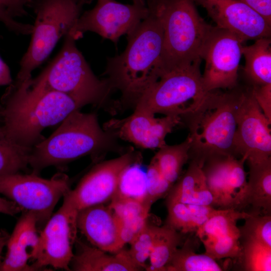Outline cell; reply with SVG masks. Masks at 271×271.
Here are the masks:
<instances>
[{
	"label": "cell",
	"instance_id": "6da1fadb",
	"mask_svg": "<svg viewBox=\"0 0 271 271\" xmlns=\"http://www.w3.org/2000/svg\"><path fill=\"white\" fill-rule=\"evenodd\" d=\"M29 80L13 81L6 89L0 107V127L14 143L32 149L45 139L44 129L62 122L82 106L63 93L34 88Z\"/></svg>",
	"mask_w": 271,
	"mask_h": 271
},
{
	"label": "cell",
	"instance_id": "9c48e42d",
	"mask_svg": "<svg viewBox=\"0 0 271 271\" xmlns=\"http://www.w3.org/2000/svg\"><path fill=\"white\" fill-rule=\"evenodd\" d=\"M71 189L68 177L57 173L50 179L37 174L19 173L0 176V193L24 211H32L43 227L51 216L60 199Z\"/></svg>",
	"mask_w": 271,
	"mask_h": 271
},
{
	"label": "cell",
	"instance_id": "3957f363",
	"mask_svg": "<svg viewBox=\"0 0 271 271\" xmlns=\"http://www.w3.org/2000/svg\"><path fill=\"white\" fill-rule=\"evenodd\" d=\"M243 92L237 87L225 92H206L195 109L180 117L189 131L190 161L202 168L214 157H236L234 137Z\"/></svg>",
	"mask_w": 271,
	"mask_h": 271
},
{
	"label": "cell",
	"instance_id": "9a60e30c",
	"mask_svg": "<svg viewBox=\"0 0 271 271\" xmlns=\"http://www.w3.org/2000/svg\"><path fill=\"white\" fill-rule=\"evenodd\" d=\"M178 115L157 118L155 115L134 109L130 115L111 119L103 128L116 139H120L145 149H160L166 145L165 139L178 125L182 123Z\"/></svg>",
	"mask_w": 271,
	"mask_h": 271
},
{
	"label": "cell",
	"instance_id": "ac0fdd59",
	"mask_svg": "<svg viewBox=\"0 0 271 271\" xmlns=\"http://www.w3.org/2000/svg\"><path fill=\"white\" fill-rule=\"evenodd\" d=\"M77 226L91 245L101 250L115 253L124 247L118 236L116 217L108 205L100 204L79 210Z\"/></svg>",
	"mask_w": 271,
	"mask_h": 271
},
{
	"label": "cell",
	"instance_id": "7c38bea8",
	"mask_svg": "<svg viewBox=\"0 0 271 271\" xmlns=\"http://www.w3.org/2000/svg\"><path fill=\"white\" fill-rule=\"evenodd\" d=\"M243 42L234 33L213 26L201 54L205 62L202 74L205 92L237 87Z\"/></svg>",
	"mask_w": 271,
	"mask_h": 271
},
{
	"label": "cell",
	"instance_id": "8992f818",
	"mask_svg": "<svg viewBox=\"0 0 271 271\" xmlns=\"http://www.w3.org/2000/svg\"><path fill=\"white\" fill-rule=\"evenodd\" d=\"M64 38L58 55L39 76L30 80V86L66 94L82 107L104 104L113 90L108 80L93 73L71 33Z\"/></svg>",
	"mask_w": 271,
	"mask_h": 271
},
{
	"label": "cell",
	"instance_id": "5b68a950",
	"mask_svg": "<svg viewBox=\"0 0 271 271\" xmlns=\"http://www.w3.org/2000/svg\"><path fill=\"white\" fill-rule=\"evenodd\" d=\"M160 20L163 48L158 71L161 73L199 59L213 26L199 15L194 0H146Z\"/></svg>",
	"mask_w": 271,
	"mask_h": 271
},
{
	"label": "cell",
	"instance_id": "8fae6325",
	"mask_svg": "<svg viewBox=\"0 0 271 271\" xmlns=\"http://www.w3.org/2000/svg\"><path fill=\"white\" fill-rule=\"evenodd\" d=\"M59 209L40 231L38 250L33 270L47 266L70 270L73 246L77 240L78 210L65 194Z\"/></svg>",
	"mask_w": 271,
	"mask_h": 271
},
{
	"label": "cell",
	"instance_id": "74e56055",
	"mask_svg": "<svg viewBox=\"0 0 271 271\" xmlns=\"http://www.w3.org/2000/svg\"><path fill=\"white\" fill-rule=\"evenodd\" d=\"M146 175V201L152 206L158 200L167 196L173 185L164 177L153 158L148 166Z\"/></svg>",
	"mask_w": 271,
	"mask_h": 271
},
{
	"label": "cell",
	"instance_id": "ab89813d",
	"mask_svg": "<svg viewBox=\"0 0 271 271\" xmlns=\"http://www.w3.org/2000/svg\"><path fill=\"white\" fill-rule=\"evenodd\" d=\"M186 204L191 213L194 223L197 230L219 211V209H216L210 205Z\"/></svg>",
	"mask_w": 271,
	"mask_h": 271
},
{
	"label": "cell",
	"instance_id": "603a6c76",
	"mask_svg": "<svg viewBox=\"0 0 271 271\" xmlns=\"http://www.w3.org/2000/svg\"><path fill=\"white\" fill-rule=\"evenodd\" d=\"M244 57V75L251 86L271 83V40L270 37L255 40L253 44L242 46Z\"/></svg>",
	"mask_w": 271,
	"mask_h": 271
},
{
	"label": "cell",
	"instance_id": "44dd1931",
	"mask_svg": "<svg viewBox=\"0 0 271 271\" xmlns=\"http://www.w3.org/2000/svg\"><path fill=\"white\" fill-rule=\"evenodd\" d=\"M249 178L240 207L251 206V213L270 214L271 158L258 163H247Z\"/></svg>",
	"mask_w": 271,
	"mask_h": 271
},
{
	"label": "cell",
	"instance_id": "f35d334b",
	"mask_svg": "<svg viewBox=\"0 0 271 271\" xmlns=\"http://www.w3.org/2000/svg\"><path fill=\"white\" fill-rule=\"evenodd\" d=\"M254 98L263 113L271 122V83L252 86Z\"/></svg>",
	"mask_w": 271,
	"mask_h": 271
},
{
	"label": "cell",
	"instance_id": "b9f144b4",
	"mask_svg": "<svg viewBox=\"0 0 271 271\" xmlns=\"http://www.w3.org/2000/svg\"><path fill=\"white\" fill-rule=\"evenodd\" d=\"M23 212V209L14 202L0 197V213L11 216Z\"/></svg>",
	"mask_w": 271,
	"mask_h": 271
},
{
	"label": "cell",
	"instance_id": "e575fe53",
	"mask_svg": "<svg viewBox=\"0 0 271 271\" xmlns=\"http://www.w3.org/2000/svg\"><path fill=\"white\" fill-rule=\"evenodd\" d=\"M205 254L215 259L223 258H239L241 253L240 236L227 235L201 240Z\"/></svg>",
	"mask_w": 271,
	"mask_h": 271
},
{
	"label": "cell",
	"instance_id": "277c9868",
	"mask_svg": "<svg viewBox=\"0 0 271 271\" xmlns=\"http://www.w3.org/2000/svg\"><path fill=\"white\" fill-rule=\"evenodd\" d=\"M117 139L101 127L94 112L80 109L71 113L47 139L34 146L29 165L38 174L49 166H62L85 156L98 160L104 154L118 149Z\"/></svg>",
	"mask_w": 271,
	"mask_h": 271
},
{
	"label": "cell",
	"instance_id": "484cf974",
	"mask_svg": "<svg viewBox=\"0 0 271 271\" xmlns=\"http://www.w3.org/2000/svg\"><path fill=\"white\" fill-rule=\"evenodd\" d=\"M184 235L166 224L159 226L146 270L166 271Z\"/></svg>",
	"mask_w": 271,
	"mask_h": 271
},
{
	"label": "cell",
	"instance_id": "4316f807",
	"mask_svg": "<svg viewBox=\"0 0 271 271\" xmlns=\"http://www.w3.org/2000/svg\"><path fill=\"white\" fill-rule=\"evenodd\" d=\"M190 142L188 136L179 144H166L159 149L153 157L164 177L172 185L180 178L183 166L189 160Z\"/></svg>",
	"mask_w": 271,
	"mask_h": 271
},
{
	"label": "cell",
	"instance_id": "f1b7e54d",
	"mask_svg": "<svg viewBox=\"0 0 271 271\" xmlns=\"http://www.w3.org/2000/svg\"><path fill=\"white\" fill-rule=\"evenodd\" d=\"M141 164L142 163H133L122 171L114 196L147 203L146 172L141 168Z\"/></svg>",
	"mask_w": 271,
	"mask_h": 271
},
{
	"label": "cell",
	"instance_id": "2e32d148",
	"mask_svg": "<svg viewBox=\"0 0 271 271\" xmlns=\"http://www.w3.org/2000/svg\"><path fill=\"white\" fill-rule=\"evenodd\" d=\"M202 6L216 27L229 31L243 42L270 37L271 25L240 0H194Z\"/></svg>",
	"mask_w": 271,
	"mask_h": 271
},
{
	"label": "cell",
	"instance_id": "83f0119b",
	"mask_svg": "<svg viewBox=\"0 0 271 271\" xmlns=\"http://www.w3.org/2000/svg\"><path fill=\"white\" fill-rule=\"evenodd\" d=\"M250 215V213L237 209H219L218 212L209 219L196 231V235L200 240L216 238L227 235L240 237L237 222L244 219Z\"/></svg>",
	"mask_w": 271,
	"mask_h": 271
},
{
	"label": "cell",
	"instance_id": "60d3db41",
	"mask_svg": "<svg viewBox=\"0 0 271 271\" xmlns=\"http://www.w3.org/2000/svg\"><path fill=\"white\" fill-rule=\"evenodd\" d=\"M260 15L271 25V0H240Z\"/></svg>",
	"mask_w": 271,
	"mask_h": 271
},
{
	"label": "cell",
	"instance_id": "4fadbf2b",
	"mask_svg": "<svg viewBox=\"0 0 271 271\" xmlns=\"http://www.w3.org/2000/svg\"><path fill=\"white\" fill-rule=\"evenodd\" d=\"M142 162L141 154L130 148L117 158L96 164L66 195L78 211L105 204L115 194L122 171L131 164Z\"/></svg>",
	"mask_w": 271,
	"mask_h": 271
},
{
	"label": "cell",
	"instance_id": "f546056e",
	"mask_svg": "<svg viewBox=\"0 0 271 271\" xmlns=\"http://www.w3.org/2000/svg\"><path fill=\"white\" fill-rule=\"evenodd\" d=\"M31 149L14 143L0 127V176L27 169Z\"/></svg>",
	"mask_w": 271,
	"mask_h": 271
},
{
	"label": "cell",
	"instance_id": "8d00e7d4",
	"mask_svg": "<svg viewBox=\"0 0 271 271\" xmlns=\"http://www.w3.org/2000/svg\"><path fill=\"white\" fill-rule=\"evenodd\" d=\"M244 158L231 156L228 171V184L237 208L240 207L247 185Z\"/></svg>",
	"mask_w": 271,
	"mask_h": 271
},
{
	"label": "cell",
	"instance_id": "7a4b0ae2",
	"mask_svg": "<svg viewBox=\"0 0 271 271\" xmlns=\"http://www.w3.org/2000/svg\"><path fill=\"white\" fill-rule=\"evenodd\" d=\"M148 16L127 35V44L120 55L107 59L105 75L121 97L118 104L134 108L146 90L157 78L163 48V30L158 17Z\"/></svg>",
	"mask_w": 271,
	"mask_h": 271
},
{
	"label": "cell",
	"instance_id": "ffe728a7",
	"mask_svg": "<svg viewBox=\"0 0 271 271\" xmlns=\"http://www.w3.org/2000/svg\"><path fill=\"white\" fill-rule=\"evenodd\" d=\"M117 223L119 239L125 246L129 244L148 223L151 208L145 202L114 196L108 205Z\"/></svg>",
	"mask_w": 271,
	"mask_h": 271
},
{
	"label": "cell",
	"instance_id": "7bdbcfd3",
	"mask_svg": "<svg viewBox=\"0 0 271 271\" xmlns=\"http://www.w3.org/2000/svg\"><path fill=\"white\" fill-rule=\"evenodd\" d=\"M13 81L9 66L0 57V86L9 85Z\"/></svg>",
	"mask_w": 271,
	"mask_h": 271
},
{
	"label": "cell",
	"instance_id": "d590c367",
	"mask_svg": "<svg viewBox=\"0 0 271 271\" xmlns=\"http://www.w3.org/2000/svg\"><path fill=\"white\" fill-rule=\"evenodd\" d=\"M166 203L168 216L166 224L185 235L196 233L197 228L187 205L170 200H167Z\"/></svg>",
	"mask_w": 271,
	"mask_h": 271
},
{
	"label": "cell",
	"instance_id": "4dcf8cb0",
	"mask_svg": "<svg viewBox=\"0 0 271 271\" xmlns=\"http://www.w3.org/2000/svg\"><path fill=\"white\" fill-rule=\"evenodd\" d=\"M34 0H0V22L10 31L17 34L29 35L33 25L18 22L16 18L26 16V9L32 7Z\"/></svg>",
	"mask_w": 271,
	"mask_h": 271
},
{
	"label": "cell",
	"instance_id": "836d02e7",
	"mask_svg": "<svg viewBox=\"0 0 271 271\" xmlns=\"http://www.w3.org/2000/svg\"><path fill=\"white\" fill-rule=\"evenodd\" d=\"M250 213L244 219V225L239 228L240 239L256 241L271 247L270 214Z\"/></svg>",
	"mask_w": 271,
	"mask_h": 271
},
{
	"label": "cell",
	"instance_id": "e0dca14e",
	"mask_svg": "<svg viewBox=\"0 0 271 271\" xmlns=\"http://www.w3.org/2000/svg\"><path fill=\"white\" fill-rule=\"evenodd\" d=\"M23 212L8 239L7 254L1 263L0 270H33L38 250L39 220L32 211Z\"/></svg>",
	"mask_w": 271,
	"mask_h": 271
},
{
	"label": "cell",
	"instance_id": "ba28073f",
	"mask_svg": "<svg viewBox=\"0 0 271 271\" xmlns=\"http://www.w3.org/2000/svg\"><path fill=\"white\" fill-rule=\"evenodd\" d=\"M201 60L160 74L142 95L134 109L180 117L193 111L206 92L200 69Z\"/></svg>",
	"mask_w": 271,
	"mask_h": 271
},
{
	"label": "cell",
	"instance_id": "cb8c5ba5",
	"mask_svg": "<svg viewBox=\"0 0 271 271\" xmlns=\"http://www.w3.org/2000/svg\"><path fill=\"white\" fill-rule=\"evenodd\" d=\"M231 156H220L207 160L202 170L207 186L214 200V207L237 209L228 184V171Z\"/></svg>",
	"mask_w": 271,
	"mask_h": 271
},
{
	"label": "cell",
	"instance_id": "1f68e13d",
	"mask_svg": "<svg viewBox=\"0 0 271 271\" xmlns=\"http://www.w3.org/2000/svg\"><path fill=\"white\" fill-rule=\"evenodd\" d=\"M241 260L243 270L247 271H270L271 247L259 242L242 240Z\"/></svg>",
	"mask_w": 271,
	"mask_h": 271
},
{
	"label": "cell",
	"instance_id": "30bf717a",
	"mask_svg": "<svg viewBox=\"0 0 271 271\" xmlns=\"http://www.w3.org/2000/svg\"><path fill=\"white\" fill-rule=\"evenodd\" d=\"M123 4L114 0H97L95 7L81 15L69 32L77 40L86 32L96 33L117 43L128 35L149 15L146 0Z\"/></svg>",
	"mask_w": 271,
	"mask_h": 271
},
{
	"label": "cell",
	"instance_id": "ee69618b",
	"mask_svg": "<svg viewBox=\"0 0 271 271\" xmlns=\"http://www.w3.org/2000/svg\"><path fill=\"white\" fill-rule=\"evenodd\" d=\"M10 235L3 230L0 231V259L1 253L4 247L7 245ZM1 264V261H0Z\"/></svg>",
	"mask_w": 271,
	"mask_h": 271
},
{
	"label": "cell",
	"instance_id": "d6a6232c",
	"mask_svg": "<svg viewBox=\"0 0 271 271\" xmlns=\"http://www.w3.org/2000/svg\"><path fill=\"white\" fill-rule=\"evenodd\" d=\"M159 226L147 223L144 228L129 243L128 252L133 262L146 270Z\"/></svg>",
	"mask_w": 271,
	"mask_h": 271
},
{
	"label": "cell",
	"instance_id": "7402d4cb",
	"mask_svg": "<svg viewBox=\"0 0 271 271\" xmlns=\"http://www.w3.org/2000/svg\"><path fill=\"white\" fill-rule=\"evenodd\" d=\"M176 182L167 195V200L214 207L213 198L207 186L202 168L196 163L190 161L188 169Z\"/></svg>",
	"mask_w": 271,
	"mask_h": 271
},
{
	"label": "cell",
	"instance_id": "52a82bcc",
	"mask_svg": "<svg viewBox=\"0 0 271 271\" xmlns=\"http://www.w3.org/2000/svg\"><path fill=\"white\" fill-rule=\"evenodd\" d=\"M92 0H34L32 8L36 18L32 37L22 58L16 80L22 83L49 56L57 43L75 25L84 7Z\"/></svg>",
	"mask_w": 271,
	"mask_h": 271
},
{
	"label": "cell",
	"instance_id": "d4e9b609",
	"mask_svg": "<svg viewBox=\"0 0 271 271\" xmlns=\"http://www.w3.org/2000/svg\"><path fill=\"white\" fill-rule=\"evenodd\" d=\"M196 237L188 238L182 247L175 251L166 271H221L223 268L206 254H198L195 250Z\"/></svg>",
	"mask_w": 271,
	"mask_h": 271
},
{
	"label": "cell",
	"instance_id": "d6986e66",
	"mask_svg": "<svg viewBox=\"0 0 271 271\" xmlns=\"http://www.w3.org/2000/svg\"><path fill=\"white\" fill-rule=\"evenodd\" d=\"M76 253L70 264L74 271H139L143 270L132 260L127 249L107 252L77 239Z\"/></svg>",
	"mask_w": 271,
	"mask_h": 271
},
{
	"label": "cell",
	"instance_id": "5bb4252c",
	"mask_svg": "<svg viewBox=\"0 0 271 271\" xmlns=\"http://www.w3.org/2000/svg\"><path fill=\"white\" fill-rule=\"evenodd\" d=\"M271 122L257 104L252 86L243 89L234 137L236 157L258 163L271 158Z\"/></svg>",
	"mask_w": 271,
	"mask_h": 271
}]
</instances>
